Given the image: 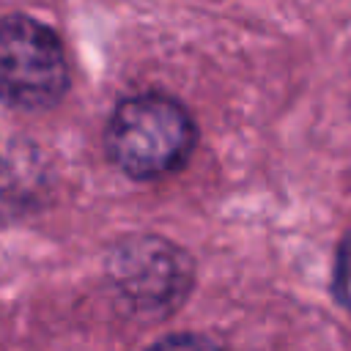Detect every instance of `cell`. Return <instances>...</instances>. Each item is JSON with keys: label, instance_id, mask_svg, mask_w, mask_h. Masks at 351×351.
I'll use <instances>...</instances> for the list:
<instances>
[{"label": "cell", "instance_id": "obj_1", "mask_svg": "<svg viewBox=\"0 0 351 351\" xmlns=\"http://www.w3.org/2000/svg\"><path fill=\"white\" fill-rule=\"evenodd\" d=\"M197 140L192 115L170 96L123 99L107 123V151L132 178H159L178 170Z\"/></svg>", "mask_w": 351, "mask_h": 351}, {"label": "cell", "instance_id": "obj_2", "mask_svg": "<svg viewBox=\"0 0 351 351\" xmlns=\"http://www.w3.org/2000/svg\"><path fill=\"white\" fill-rule=\"evenodd\" d=\"M69 88V63L58 36L30 16L0 19V99L41 110Z\"/></svg>", "mask_w": 351, "mask_h": 351}, {"label": "cell", "instance_id": "obj_3", "mask_svg": "<svg viewBox=\"0 0 351 351\" xmlns=\"http://www.w3.org/2000/svg\"><path fill=\"white\" fill-rule=\"evenodd\" d=\"M110 280L140 313H170L192 288V261L184 250L156 236L121 241L107 261Z\"/></svg>", "mask_w": 351, "mask_h": 351}, {"label": "cell", "instance_id": "obj_4", "mask_svg": "<svg viewBox=\"0 0 351 351\" xmlns=\"http://www.w3.org/2000/svg\"><path fill=\"white\" fill-rule=\"evenodd\" d=\"M148 351H222L214 340L203 335H167L159 343H154Z\"/></svg>", "mask_w": 351, "mask_h": 351}, {"label": "cell", "instance_id": "obj_5", "mask_svg": "<svg viewBox=\"0 0 351 351\" xmlns=\"http://www.w3.org/2000/svg\"><path fill=\"white\" fill-rule=\"evenodd\" d=\"M335 291L343 304L351 307V233L343 239L337 252V271H335Z\"/></svg>", "mask_w": 351, "mask_h": 351}]
</instances>
